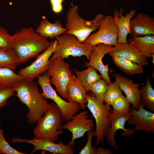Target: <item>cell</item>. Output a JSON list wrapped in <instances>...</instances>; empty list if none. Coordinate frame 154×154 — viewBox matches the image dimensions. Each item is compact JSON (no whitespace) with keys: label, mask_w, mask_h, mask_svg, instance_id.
<instances>
[{"label":"cell","mask_w":154,"mask_h":154,"mask_svg":"<svg viewBox=\"0 0 154 154\" xmlns=\"http://www.w3.org/2000/svg\"><path fill=\"white\" fill-rule=\"evenodd\" d=\"M115 78L120 89L124 92L132 106L138 109L141 104L140 91L139 88L142 84L134 83L132 80L118 73L116 74Z\"/></svg>","instance_id":"obj_16"},{"label":"cell","mask_w":154,"mask_h":154,"mask_svg":"<svg viewBox=\"0 0 154 154\" xmlns=\"http://www.w3.org/2000/svg\"><path fill=\"white\" fill-rule=\"evenodd\" d=\"M56 42V40L50 42L48 47L42 53L37 55L33 62L30 65L20 69L18 74L24 80L33 81L46 73L50 65V58L55 50Z\"/></svg>","instance_id":"obj_10"},{"label":"cell","mask_w":154,"mask_h":154,"mask_svg":"<svg viewBox=\"0 0 154 154\" xmlns=\"http://www.w3.org/2000/svg\"><path fill=\"white\" fill-rule=\"evenodd\" d=\"M66 94L68 101L78 103L80 109L85 108L87 103V92L76 76L73 75L67 86Z\"/></svg>","instance_id":"obj_20"},{"label":"cell","mask_w":154,"mask_h":154,"mask_svg":"<svg viewBox=\"0 0 154 154\" xmlns=\"http://www.w3.org/2000/svg\"><path fill=\"white\" fill-rule=\"evenodd\" d=\"M11 37L12 48L18 57L19 65L36 57L50 44L47 38L38 34L31 26L22 28Z\"/></svg>","instance_id":"obj_2"},{"label":"cell","mask_w":154,"mask_h":154,"mask_svg":"<svg viewBox=\"0 0 154 154\" xmlns=\"http://www.w3.org/2000/svg\"><path fill=\"white\" fill-rule=\"evenodd\" d=\"M113 46L99 44L94 46L91 52L89 61L86 64V66H91L98 70L100 73L102 78L108 84L110 82L108 73L109 67L108 64L104 65L102 59L104 56L108 54L113 48Z\"/></svg>","instance_id":"obj_15"},{"label":"cell","mask_w":154,"mask_h":154,"mask_svg":"<svg viewBox=\"0 0 154 154\" xmlns=\"http://www.w3.org/2000/svg\"><path fill=\"white\" fill-rule=\"evenodd\" d=\"M151 56L152 57V58L151 62L153 64H154V53L152 54L151 55Z\"/></svg>","instance_id":"obj_38"},{"label":"cell","mask_w":154,"mask_h":154,"mask_svg":"<svg viewBox=\"0 0 154 154\" xmlns=\"http://www.w3.org/2000/svg\"><path fill=\"white\" fill-rule=\"evenodd\" d=\"M18 65V57L12 48H0V67L14 70Z\"/></svg>","instance_id":"obj_26"},{"label":"cell","mask_w":154,"mask_h":154,"mask_svg":"<svg viewBox=\"0 0 154 154\" xmlns=\"http://www.w3.org/2000/svg\"><path fill=\"white\" fill-rule=\"evenodd\" d=\"M116 81L108 84V89L104 96V102L107 105L111 106L114 101L119 96L122 95Z\"/></svg>","instance_id":"obj_29"},{"label":"cell","mask_w":154,"mask_h":154,"mask_svg":"<svg viewBox=\"0 0 154 154\" xmlns=\"http://www.w3.org/2000/svg\"><path fill=\"white\" fill-rule=\"evenodd\" d=\"M12 87L0 84V109L7 105L8 100L15 94Z\"/></svg>","instance_id":"obj_31"},{"label":"cell","mask_w":154,"mask_h":154,"mask_svg":"<svg viewBox=\"0 0 154 154\" xmlns=\"http://www.w3.org/2000/svg\"><path fill=\"white\" fill-rule=\"evenodd\" d=\"M141 104L149 111L154 112V90L150 82V78L148 77L145 85L140 90Z\"/></svg>","instance_id":"obj_25"},{"label":"cell","mask_w":154,"mask_h":154,"mask_svg":"<svg viewBox=\"0 0 154 154\" xmlns=\"http://www.w3.org/2000/svg\"><path fill=\"white\" fill-rule=\"evenodd\" d=\"M130 104L126 97L122 94L114 101L111 106L113 108L112 110L114 112L123 113L129 112Z\"/></svg>","instance_id":"obj_30"},{"label":"cell","mask_w":154,"mask_h":154,"mask_svg":"<svg viewBox=\"0 0 154 154\" xmlns=\"http://www.w3.org/2000/svg\"><path fill=\"white\" fill-rule=\"evenodd\" d=\"M64 1V0H50L52 10L54 13L58 14L62 11Z\"/></svg>","instance_id":"obj_35"},{"label":"cell","mask_w":154,"mask_h":154,"mask_svg":"<svg viewBox=\"0 0 154 154\" xmlns=\"http://www.w3.org/2000/svg\"><path fill=\"white\" fill-rule=\"evenodd\" d=\"M57 42L55 50L50 59L51 61L60 57L63 59L70 56H85L88 60L94 47L80 42L75 35L66 33L55 38Z\"/></svg>","instance_id":"obj_6"},{"label":"cell","mask_w":154,"mask_h":154,"mask_svg":"<svg viewBox=\"0 0 154 154\" xmlns=\"http://www.w3.org/2000/svg\"><path fill=\"white\" fill-rule=\"evenodd\" d=\"M49 69L46 73L50 78L51 84L54 85L56 90L65 99L67 100L66 90L73 75L69 68V64L60 57L51 61Z\"/></svg>","instance_id":"obj_8"},{"label":"cell","mask_w":154,"mask_h":154,"mask_svg":"<svg viewBox=\"0 0 154 154\" xmlns=\"http://www.w3.org/2000/svg\"><path fill=\"white\" fill-rule=\"evenodd\" d=\"M11 68L0 67V84L13 87L17 83L23 79L21 76Z\"/></svg>","instance_id":"obj_27"},{"label":"cell","mask_w":154,"mask_h":154,"mask_svg":"<svg viewBox=\"0 0 154 154\" xmlns=\"http://www.w3.org/2000/svg\"><path fill=\"white\" fill-rule=\"evenodd\" d=\"M108 86V83L101 78L90 85L86 89V91L92 92L99 101L104 102V96Z\"/></svg>","instance_id":"obj_28"},{"label":"cell","mask_w":154,"mask_h":154,"mask_svg":"<svg viewBox=\"0 0 154 154\" xmlns=\"http://www.w3.org/2000/svg\"><path fill=\"white\" fill-rule=\"evenodd\" d=\"M119 30L112 15L105 16L98 31L91 34L83 43L94 46L102 43L106 45H117Z\"/></svg>","instance_id":"obj_9"},{"label":"cell","mask_w":154,"mask_h":154,"mask_svg":"<svg viewBox=\"0 0 154 154\" xmlns=\"http://www.w3.org/2000/svg\"><path fill=\"white\" fill-rule=\"evenodd\" d=\"M131 116V114L129 112L119 113L114 112L112 109L111 110V125L106 136L108 144L116 151L118 150L119 148L115 140V135L116 131L119 130H122L124 132L121 133V135L125 136L131 135L135 131L133 129H125V123Z\"/></svg>","instance_id":"obj_13"},{"label":"cell","mask_w":154,"mask_h":154,"mask_svg":"<svg viewBox=\"0 0 154 154\" xmlns=\"http://www.w3.org/2000/svg\"><path fill=\"white\" fill-rule=\"evenodd\" d=\"M127 42L139 50L147 58L154 53V35L133 37L128 39Z\"/></svg>","instance_id":"obj_22"},{"label":"cell","mask_w":154,"mask_h":154,"mask_svg":"<svg viewBox=\"0 0 154 154\" xmlns=\"http://www.w3.org/2000/svg\"><path fill=\"white\" fill-rule=\"evenodd\" d=\"M78 9L76 5H72L68 9L66 14V33L75 36L83 43L92 32L100 28L105 16L99 13L94 19L87 20L80 16Z\"/></svg>","instance_id":"obj_3"},{"label":"cell","mask_w":154,"mask_h":154,"mask_svg":"<svg viewBox=\"0 0 154 154\" xmlns=\"http://www.w3.org/2000/svg\"><path fill=\"white\" fill-rule=\"evenodd\" d=\"M94 121L88 118L86 111L83 110L74 115L70 120L62 125L63 129H67L72 133L71 140L68 144L73 146L76 139L83 136L88 131L93 130Z\"/></svg>","instance_id":"obj_11"},{"label":"cell","mask_w":154,"mask_h":154,"mask_svg":"<svg viewBox=\"0 0 154 154\" xmlns=\"http://www.w3.org/2000/svg\"><path fill=\"white\" fill-rule=\"evenodd\" d=\"M67 29L63 27L61 22L56 20L54 23L50 22L46 17L43 16L36 32L40 35L46 38H54L66 33Z\"/></svg>","instance_id":"obj_21"},{"label":"cell","mask_w":154,"mask_h":154,"mask_svg":"<svg viewBox=\"0 0 154 154\" xmlns=\"http://www.w3.org/2000/svg\"><path fill=\"white\" fill-rule=\"evenodd\" d=\"M123 9L121 8L120 10H115L113 12L114 19L119 30L117 44L127 43V36L128 34L132 35L130 21L134 16L136 11L131 10L124 16L122 15Z\"/></svg>","instance_id":"obj_19"},{"label":"cell","mask_w":154,"mask_h":154,"mask_svg":"<svg viewBox=\"0 0 154 154\" xmlns=\"http://www.w3.org/2000/svg\"><path fill=\"white\" fill-rule=\"evenodd\" d=\"M108 54L112 57H121L133 61L142 66L149 64L147 57L135 47L128 43L114 46Z\"/></svg>","instance_id":"obj_17"},{"label":"cell","mask_w":154,"mask_h":154,"mask_svg":"<svg viewBox=\"0 0 154 154\" xmlns=\"http://www.w3.org/2000/svg\"><path fill=\"white\" fill-rule=\"evenodd\" d=\"M37 82L41 87V94L45 99H50L54 101L59 108L64 120L68 121L79 111V104L75 102H67L58 95L51 85L50 78L46 72L37 77Z\"/></svg>","instance_id":"obj_7"},{"label":"cell","mask_w":154,"mask_h":154,"mask_svg":"<svg viewBox=\"0 0 154 154\" xmlns=\"http://www.w3.org/2000/svg\"><path fill=\"white\" fill-rule=\"evenodd\" d=\"M141 104L137 109L133 106L129 112L131 117L127 122L133 126L135 131H143L146 133H154V113L146 110Z\"/></svg>","instance_id":"obj_14"},{"label":"cell","mask_w":154,"mask_h":154,"mask_svg":"<svg viewBox=\"0 0 154 154\" xmlns=\"http://www.w3.org/2000/svg\"><path fill=\"white\" fill-rule=\"evenodd\" d=\"M13 87L19 100L27 108L26 117L28 123H37L50 106L39 92L37 82L23 79Z\"/></svg>","instance_id":"obj_1"},{"label":"cell","mask_w":154,"mask_h":154,"mask_svg":"<svg viewBox=\"0 0 154 154\" xmlns=\"http://www.w3.org/2000/svg\"><path fill=\"white\" fill-rule=\"evenodd\" d=\"M73 71L76 76L85 90L91 84L102 78L101 75L97 72L96 69L91 67L82 71H79L74 69Z\"/></svg>","instance_id":"obj_24"},{"label":"cell","mask_w":154,"mask_h":154,"mask_svg":"<svg viewBox=\"0 0 154 154\" xmlns=\"http://www.w3.org/2000/svg\"><path fill=\"white\" fill-rule=\"evenodd\" d=\"M133 36L154 35V18L144 13H137L130 21Z\"/></svg>","instance_id":"obj_18"},{"label":"cell","mask_w":154,"mask_h":154,"mask_svg":"<svg viewBox=\"0 0 154 154\" xmlns=\"http://www.w3.org/2000/svg\"><path fill=\"white\" fill-rule=\"evenodd\" d=\"M12 143H24L32 145L34 149L31 154H33L38 150L48 151L53 154H73L74 152L73 146L65 145L61 143H56L54 141L44 138L34 137L30 139H23L19 137L12 139Z\"/></svg>","instance_id":"obj_12"},{"label":"cell","mask_w":154,"mask_h":154,"mask_svg":"<svg viewBox=\"0 0 154 154\" xmlns=\"http://www.w3.org/2000/svg\"><path fill=\"white\" fill-rule=\"evenodd\" d=\"M12 48L11 35L6 29L0 27V48Z\"/></svg>","instance_id":"obj_32"},{"label":"cell","mask_w":154,"mask_h":154,"mask_svg":"<svg viewBox=\"0 0 154 154\" xmlns=\"http://www.w3.org/2000/svg\"><path fill=\"white\" fill-rule=\"evenodd\" d=\"M114 64L125 73L129 75L143 73L142 67L134 62L121 57H112Z\"/></svg>","instance_id":"obj_23"},{"label":"cell","mask_w":154,"mask_h":154,"mask_svg":"<svg viewBox=\"0 0 154 154\" xmlns=\"http://www.w3.org/2000/svg\"><path fill=\"white\" fill-rule=\"evenodd\" d=\"M63 118L61 111L54 102L50 106L37 123L33 133L35 137L48 139L52 141H57L62 133Z\"/></svg>","instance_id":"obj_4"},{"label":"cell","mask_w":154,"mask_h":154,"mask_svg":"<svg viewBox=\"0 0 154 154\" xmlns=\"http://www.w3.org/2000/svg\"><path fill=\"white\" fill-rule=\"evenodd\" d=\"M112 152L111 150L102 147L96 148V154H112Z\"/></svg>","instance_id":"obj_36"},{"label":"cell","mask_w":154,"mask_h":154,"mask_svg":"<svg viewBox=\"0 0 154 154\" xmlns=\"http://www.w3.org/2000/svg\"><path fill=\"white\" fill-rule=\"evenodd\" d=\"M73 0H72V1H73Z\"/></svg>","instance_id":"obj_39"},{"label":"cell","mask_w":154,"mask_h":154,"mask_svg":"<svg viewBox=\"0 0 154 154\" xmlns=\"http://www.w3.org/2000/svg\"><path fill=\"white\" fill-rule=\"evenodd\" d=\"M87 103L86 105L94 118L96 123L94 136L96 137V145L103 144L104 136L110 127V106L99 101L95 96L90 91L87 94Z\"/></svg>","instance_id":"obj_5"},{"label":"cell","mask_w":154,"mask_h":154,"mask_svg":"<svg viewBox=\"0 0 154 154\" xmlns=\"http://www.w3.org/2000/svg\"><path fill=\"white\" fill-rule=\"evenodd\" d=\"M0 154H27L19 151L11 147L6 141L4 135L2 137L0 142Z\"/></svg>","instance_id":"obj_34"},{"label":"cell","mask_w":154,"mask_h":154,"mask_svg":"<svg viewBox=\"0 0 154 154\" xmlns=\"http://www.w3.org/2000/svg\"><path fill=\"white\" fill-rule=\"evenodd\" d=\"M4 135L3 133V130L0 128V142L1 138Z\"/></svg>","instance_id":"obj_37"},{"label":"cell","mask_w":154,"mask_h":154,"mask_svg":"<svg viewBox=\"0 0 154 154\" xmlns=\"http://www.w3.org/2000/svg\"><path fill=\"white\" fill-rule=\"evenodd\" d=\"M93 130L87 132L88 140L84 147L82 149L79 154H96V147H92V141L94 136Z\"/></svg>","instance_id":"obj_33"}]
</instances>
